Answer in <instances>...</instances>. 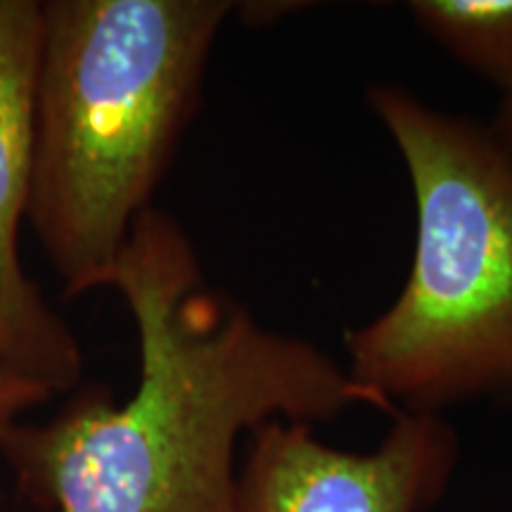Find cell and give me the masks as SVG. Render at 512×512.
Here are the masks:
<instances>
[{"label":"cell","mask_w":512,"mask_h":512,"mask_svg":"<svg viewBox=\"0 0 512 512\" xmlns=\"http://www.w3.org/2000/svg\"><path fill=\"white\" fill-rule=\"evenodd\" d=\"M105 287L136 325L138 384L126 401L91 387L19 422L3 456L34 512H242L238 446L256 427L384 411L316 344L211 290L164 211L138 216Z\"/></svg>","instance_id":"obj_1"},{"label":"cell","mask_w":512,"mask_h":512,"mask_svg":"<svg viewBox=\"0 0 512 512\" xmlns=\"http://www.w3.org/2000/svg\"><path fill=\"white\" fill-rule=\"evenodd\" d=\"M230 0H41L29 226L67 297L107 285L200 105Z\"/></svg>","instance_id":"obj_2"},{"label":"cell","mask_w":512,"mask_h":512,"mask_svg":"<svg viewBox=\"0 0 512 512\" xmlns=\"http://www.w3.org/2000/svg\"><path fill=\"white\" fill-rule=\"evenodd\" d=\"M368 107L406 164L418 230L406 285L344 337V368L389 418L441 413L512 384V159L401 86H370Z\"/></svg>","instance_id":"obj_3"},{"label":"cell","mask_w":512,"mask_h":512,"mask_svg":"<svg viewBox=\"0 0 512 512\" xmlns=\"http://www.w3.org/2000/svg\"><path fill=\"white\" fill-rule=\"evenodd\" d=\"M373 451L325 444L306 422L271 420L249 434L242 512H425L444 496L458 437L441 413L394 415Z\"/></svg>","instance_id":"obj_4"},{"label":"cell","mask_w":512,"mask_h":512,"mask_svg":"<svg viewBox=\"0 0 512 512\" xmlns=\"http://www.w3.org/2000/svg\"><path fill=\"white\" fill-rule=\"evenodd\" d=\"M38 48L41 0H0V361L62 394L81 380L79 339L43 299L19 249L34 183Z\"/></svg>","instance_id":"obj_5"},{"label":"cell","mask_w":512,"mask_h":512,"mask_svg":"<svg viewBox=\"0 0 512 512\" xmlns=\"http://www.w3.org/2000/svg\"><path fill=\"white\" fill-rule=\"evenodd\" d=\"M408 12L446 53L512 93V0H413Z\"/></svg>","instance_id":"obj_6"},{"label":"cell","mask_w":512,"mask_h":512,"mask_svg":"<svg viewBox=\"0 0 512 512\" xmlns=\"http://www.w3.org/2000/svg\"><path fill=\"white\" fill-rule=\"evenodd\" d=\"M53 396L55 394L46 384L0 361V456L8 446L12 432L19 427V418L34 406L48 403Z\"/></svg>","instance_id":"obj_7"},{"label":"cell","mask_w":512,"mask_h":512,"mask_svg":"<svg viewBox=\"0 0 512 512\" xmlns=\"http://www.w3.org/2000/svg\"><path fill=\"white\" fill-rule=\"evenodd\" d=\"M491 136L496 138V143L501 145L503 150L508 152V157L512 159V93L508 95V100H505L501 119H498L496 131L491 133Z\"/></svg>","instance_id":"obj_8"}]
</instances>
